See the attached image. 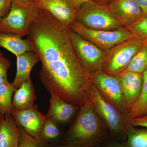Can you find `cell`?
<instances>
[{"label": "cell", "mask_w": 147, "mask_h": 147, "mask_svg": "<svg viewBox=\"0 0 147 147\" xmlns=\"http://www.w3.org/2000/svg\"><path fill=\"white\" fill-rule=\"evenodd\" d=\"M27 38L41 63L40 79L51 95L79 107L90 100L92 76L77 57L69 28L39 7Z\"/></svg>", "instance_id": "6da1fadb"}, {"label": "cell", "mask_w": 147, "mask_h": 147, "mask_svg": "<svg viewBox=\"0 0 147 147\" xmlns=\"http://www.w3.org/2000/svg\"><path fill=\"white\" fill-rule=\"evenodd\" d=\"M106 127L95 111L90 99L79 108L76 119L65 133L63 142L68 145L94 147L107 136Z\"/></svg>", "instance_id": "7a4b0ae2"}, {"label": "cell", "mask_w": 147, "mask_h": 147, "mask_svg": "<svg viewBox=\"0 0 147 147\" xmlns=\"http://www.w3.org/2000/svg\"><path fill=\"white\" fill-rule=\"evenodd\" d=\"M38 7L36 3L33 1L26 3L13 1L7 16L0 18V32L21 37L27 36Z\"/></svg>", "instance_id": "3957f363"}, {"label": "cell", "mask_w": 147, "mask_h": 147, "mask_svg": "<svg viewBox=\"0 0 147 147\" xmlns=\"http://www.w3.org/2000/svg\"><path fill=\"white\" fill-rule=\"evenodd\" d=\"M76 21L92 30L111 31L122 28L109 6L92 1L84 4L77 10Z\"/></svg>", "instance_id": "277c9868"}, {"label": "cell", "mask_w": 147, "mask_h": 147, "mask_svg": "<svg viewBox=\"0 0 147 147\" xmlns=\"http://www.w3.org/2000/svg\"><path fill=\"white\" fill-rule=\"evenodd\" d=\"M69 28L103 50L114 48L133 37L131 32L124 28L111 31L92 30L76 21Z\"/></svg>", "instance_id": "5b68a950"}, {"label": "cell", "mask_w": 147, "mask_h": 147, "mask_svg": "<svg viewBox=\"0 0 147 147\" xmlns=\"http://www.w3.org/2000/svg\"><path fill=\"white\" fill-rule=\"evenodd\" d=\"M91 100L95 111L110 132L119 136L125 133L130 120L127 116L105 100L93 84Z\"/></svg>", "instance_id": "8992f818"}, {"label": "cell", "mask_w": 147, "mask_h": 147, "mask_svg": "<svg viewBox=\"0 0 147 147\" xmlns=\"http://www.w3.org/2000/svg\"><path fill=\"white\" fill-rule=\"evenodd\" d=\"M69 33L74 50L84 68L91 75L103 71L108 57L104 50L82 38L69 28Z\"/></svg>", "instance_id": "52a82bcc"}, {"label": "cell", "mask_w": 147, "mask_h": 147, "mask_svg": "<svg viewBox=\"0 0 147 147\" xmlns=\"http://www.w3.org/2000/svg\"><path fill=\"white\" fill-rule=\"evenodd\" d=\"M92 76L93 84L103 98L128 118L130 110L125 100L118 76L109 75L102 71L96 72Z\"/></svg>", "instance_id": "ba28073f"}, {"label": "cell", "mask_w": 147, "mask_h": 147, "mask_svg": "<svg viewBox=\"0 0 147 147\" xmlns=\"http://www.w3.org/2000/svg\"><path fill=\"white\" fill-rule=\"evenodd\" d=\"M143 45L139 39L133 36L126 42L115 47L113 53L108 56L106 65L102 71L113 76H117L121 73Z\"/></svg>", "instance_id": "9c48e42d"}, {"label": "cell", "mask_w": 147, "mask_h": 147, "mask_svg": "<svg viewBox=\"0 0 147 147\" xmlns=\"http://www.w3.org/2000/svg\"><path fill=\"white\" fill-rule=\"evenodd\" d=\"M11 115L17 125L26 133L35 139H40L47 117L39 112L37 105L23 110L13 109Z\"/></svg>", "instance_id": "30bf717a"}, {"label": "cell", "mask_w": 147, "mask_h": 147, "mask_svg": "<svg viewBox=\"0 0 147 147\" xmlns=\"http://www.w3.org/2000/svg\"><path fill=\"white\" fill-rule=\"evenodd\" d=\"M108 6L113 15L125 28L130 26L144 17L135 0H115Z\"/></svg>", "instance_id": "8fae6325"}, {"label": "cell", "mask_w": 147, "mask_h": 147, "mask_svg": "<svg viewBox=\"0 0 147 147\" xmlns=\"http://www.w3.org/2000/svg\"><path fill=\"white\" fill-rule=\"evenodd\" d=\"M35 2L67 28L76 21L77 10L67 0H38Z\"/></svg>", "instance_id": "7c38bea8"}, {"label": "cell", "mask_w": 147, "mask_h": 147, "mask_svg": "<svg viewBox=\"0 0 147 147\" xmlns=\"http://www.w3.org/2000/svg\"><path fill=\"white\" fill-rule=\"evenodd\" d=\"M117 76L120 81L125 100L130 110L142 91L143 74L125 71Z\"/></svg>", "instance_id": "4fadbf2b"}, {"label": "cell", "mask_w": 147, "mask_h": 147, "mask_svg": "<svg viewBox=\"0 0 147 147\" xmlns=\"http://www.w3.org/2000/svg\"><path fill=\"white\" fill-rule=\"evenodd\" d=\"M80 107L74 105L55 95H51L50 107L45 115L58 124L68 122L74 117Z\"/></svg>", "instance_id": "5bb4252c"}, {"label": "cell", "mask_w": 147, "mask_h": 147, "mask_svg": "<svg viewBox=\"0 0 147 147\" xmlns=\"http://www.w3.org/2000/svg\"><path fill=\"white\" fill-rule=\"evenodd\" d=\"M17 71L13 84L15 89L23 82L30 79V74L35 65L40 61L36 53L28 51L16 57Z\"/></svg>", "instance_id": "9a60e30c"}, {"label": "cell", "mask_w": 147, "mask_h": 147, "mask_svg": "<svg viewBox=\"0 0 147 147\" xmlns=\"http://www.w3.org/2000/svg\"><path fill=\"white\" fill-rule=\"evenodd\" d=\"M36 95L30 78L23 82L15 90L12 98L13 109L23 110L34 105Z\"/></svg>", "instance_id": "2e32d148"}, {"label": "cell", "mask_w": 147, "mask_h": 147, "mask_svg": "<svg viewBox=\"0 0 147 147\" xmlns=\"http://www.w3.org/2000/svg\"><path fill=\"white\" fill-rule=\"evenodd\" d=\"M18 126L11 115L4 116L0 123V147H18Z\"/></svg>", "instance_id": "e0dca14e"}, {"label": "cell", "mask_w": 147, "mask_h": 147, "mask_svg": "<svg viewBox=\"0 0 147 147\" xmlns=\"http://www.w3.org/2000/svg\"><path fill=\"white\" fill-rule=\"evenodd\" d=\"M0 47H3L16 57L33 49L28 39H23L21 37L12 34L0 32Z\"/></svg>", "instance_id": "ac0fdd59"}, {"label": "cell", "mask_w": 147, "mask_h": 147, "mask_svg": "<svg viewBox=\"0 0 147 147\" xmlns=\"http://www.w3.org/2000/svg\"><path fill=\"white\" fill-rule=\"evenodd\" d=\"M15 90L12 83L0 84V114L3 116L11 115L13 109L12 96Z\"/></svg>", "instance_id": "d6986e66"}, {"label": "cell", "mask_w": 147, "mask_h": 147, "mask_svg": "<svg viewBox=\"0 0 147 147\" xmlns=\"http://www.w3.org/2000/svg\"><path fill=\"white\" fill-rule=\"evenodd\" d=\"M143 74L142 91L137 101L130 109L128 115L130 120L147 114V69Z\"/></svg>", "instance_id": "ffe728a7"}, {"label": "cell", "mask_w": 147, "mask_h": 147, "mask_svg": "<svg viewBox=\"0 0 147 147\" xmlns=\"http://www.w3.org/2000/svg\"><path fill=\"white\" fill-rule=\"evenodd\" d=\"M147 69V45H143L134 55L127 67L123 71L143 74Z\"/></svg>", "instance_id": "44dd1931"}, {"label": "cell", "mask_w": 147, "mask_h": 147, "mask_svg": "<svg viewBox=\"0 0 147 147\" xmlns=\"http://www.w3.org/2000/svg\"><path fill=\"white\" fill-rule=\"evenodd\" d=\"M131 32L144 45H147V17H144L130 26L124 28Z\"/></svg>", "instance_id": "7402d4cb"}, {"label": "cell", "mask_w": 147, "mask_h": 147, "mask_svg": "<svg viewBox=\"0 0 147 147\" xmlns=\"http://www.w3.org/2000/svg\"><path fill=\"white\" fill-rule=\"evenodd\" d=\"M58 125L59 124L52 119L47 118L42 129L40 140L49 141L57 138L60 134Z\"/></svg>", "instance_id": "603a6c76"}, {"label": "cell", "mask_w": 147, "mask_h": 147, "mask_svg": "<svg viewBox=\"0 0 147 147\" xmlns=\"http://www.w3.org/2000/svg\"><path fill=\"white\" fill-rule=\"evenodd\" d=\"M128 147H147V131L137 130L129 134Z\"/></svg>", "instance_id": "cb8c5ba5"}, {"label": "cell", "mask_w": 147, "mask_h": 147, "mask_svg": "<svg viewBox=\"0 0 147 147\" xmlns=\"http://www.w3.org/2000/svg\"><path fill=\"white\" fill-rule=\"evenodd\" d=\"M19 144L18 147H40L42 141L32 137L21 127L18 126Z\"/></svg>", "instance_id": "d4e9b609"}, {"label": "cell", "mask_w": 147, "mask_h": 147, "mask_svg": "<svg viewBox=\"0 0 147 147\" xmlns=\"http://www.w3.org/2000/svg\"><path fill=\"white\" fill-rule=\"evenodd\" d=\"M10 66V63L2 53H0V84L8 82L7 71Z\"/></svg>", "instance_id": "484cf974"}, {"label": "cell", "mask_w": 147, "mask_h": 147, "mask_svg": "<svg viewBox=\"0 0 147 147\" xmlns=\"http://www.w3.org/2000/svg\"><path fill=\"white\" fill-rule=\"evenodd\" d=\"M13 0H0V18L7 16Z\"/></svg>", "instance_id": "4316f807"}, {"label": "cell", "mask_w": 147, "mask_h": 147, "mask_svg": "<svg viewBox=\"0 0 147 147\" xmlns=\"http://www.w3.org/2000/svg\"><path fill=\"white\" fill-rule=\"evenodd\" d=\"M130 124L133 126L142 127L147 128V114L142 117L131 119Z\"/></svg>", "instance_id": "83f0119b"}, {"label": "cell", "mask_w": 147, "mask_h": 147, "mask_svg": "<svg viewBox=\"0 0 147 147\" xmlns=\"http://www.w3.org/2000/svg\"><path fill=\"white\" fill-rule=\"evenodd\" d=\"M76 10H78L84 4L92 1L91 0H67Z\"/></svg>", "instance_id": "f1b7e54d"}, {"label": "cell", "mask_w": 147, "mask_h": 147, "mask_svg": "<svg viewBox=\"0 0 147 147\" xmlns=\"http://www.w3.org/2000/svg\"><path fill=\"white\" fill-rule=\"evenodd\" d=\"M142 9L144 17H147V0H135Z\"/></svg>", "instance_id": "f546056e"}, {"label": "cell", "mask_w": 147, "mask_h": 147, "mask_svg": "<svg viewBox=\"0 0 147 147\" xmlns=\"http://www.w3.org/2000/svg\"><path fill=\"white\" fill-rule=\"evenodd\" d=\"M91 1L94 3L108 6L115 0H91Z\"/></svg>", "instance_id": "4dcf8cb0"}, {"label": "cell", "mask_w": 147, "mask_h": 147, "mask_svg": "<svg viewBox=\"0 0 147 147\" xmlns=\"http://www.w3.org/2000/svg\"><path fill=\"white\" fill-rule=\"evenodd\" d=\"M13 1L19 3H26L29 2V1H30V0H13Z\"/></svg>", "instance_id": "1f68e13d"}, {"label": "cell", "mask_w": 147, "mask_h": 147, "mask_svg": "<svg viewBox=\"0 0 147 147\" xmlns=\"http://www.w3.org/2000/svg\"><path fill=\"white\" fill-rule=\"evenodd\" d=\"M110 147H124L123 146H122L119 144H115L110 146Z\"/></svg>", "instance_id": "d6a6232c"}, {"label": "cell", "mask_w": 147, "mask_h": 147, "mask_svg": "<svg viewBox=\"0 0 147 147\" xmlns=\"http://www.w3.org/2000/svg\"><path fill=\"white\" fill-rule=\"evenodd\" d=\"M60 147H85L82 146H76V145H68V146H63Z\"/></svg>", "instance_id": "836d02e7"}, {"label": "cell", "mask_w": 147, "mask_h": 147, "mask_svg": "<svg viewBox=\"0 0 147 147\" xmlns=\"http://www.w3.org/2000/svg\"><path fill=\"white\" fill-rule=\"evenodd\" d=\"M4 117V116L2 115H1V114H0V123H1V122L3 120Z\"/></svg>", "instance_id": "e575fe53"}, {"label": "cell", "mask_w": 147, "mask_h": 147, "mask_svg": "<svg viewBox=\"0 0 147 147\" xmlns=\"http://www.w3.org/2000/svg\"><path fill=\"white\" fill-rule=\"evenodd\" d=\"M30 1H33L36 2L38 0H30Z\"/></svg>", "instance_id": "d590c367"}]
</instances>
